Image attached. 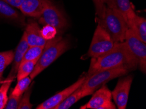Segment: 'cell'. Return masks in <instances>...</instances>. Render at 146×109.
Here are the masks:
<instances>
[{
	"label": "cell",
	"mask_w": 146,
	"mask_h": 109,
	"mask_svg": "<svg viewBox=\"0 0 146 109\" xmlns=\"http://www.w3.org/2000/svg\"><path fill=\"white\" fill-rule=\"evenodd\" d=\"M127 67L132 71L138 67V62L130 52L125 41L115 43L111 50L98 57H92L87 76L100 71L118 67Z\"/></svg>",
	"instance_id": "1"
},
{
	"label": "cell",
	"mask_w": 146,
	"mask_h": 109,
	"mask_svg": "<svg viewBox=\"0 0 146 109\" xmlns=\"http://www.w3.org/2000/svg\"><path fill=\"white\" fill-rule=\"evenodd\" d=\"M70 47L69 41L61 36L55 37L54 39L47 41L44 46L43 52L37 60L34 70L31 73L30 79L33 80L42 71L58 58Z\"/></svg>",
	"instance_id": "2"
},
{
	"label": "cell",
	"mask_w": 146,
	"mask_h": 109,
	"mask_svg": "<svg viewBox=\"0 0 146 109\" xmlns=\"http://www.w3.org/2000/svg\"><path fill=\"white\" fill-rule=\"evenodd\" d=\"M97 21L115 43L125 41L126 32L129 28L127 22L119 13L105 5L102 15L97 18Z\"/></svg>",
	"instance_id": "3"
},
{
	"label": "cell",
	"mask_w": 146,
	"mask_h": 109,
	"mask_svg": "<svg viewBox=\"0 0 146 109\" xmlns=\"http://www.w3.org/2000/svg\"><path fill=\"white\" fill-rule=\"evenodd\" d=\"M130 71L127 67L121 66L110 69L100 71L90 76H87L81 86L82 98L93 93L95 91L107 82L115 78L125 76Z\"/></svg>",
	"instance_id": "4"
},
{
	"label": "cell",
	"mask_w": 146,
	"mask_h": 109,
	"mask_svg": "<svg viewBox=\"0 0 146 109\" xmlns=\"http://www.w3.org/2000/svg\"><path fill=\"white\" fill-rule=\"evenodd\" d=\"M114 44L110 35L100 26L98 25L87 52V57L95 58L100 56L111 50Z\"/></svg>",
	"instance_id": "5"
},
{
	"label": "cell",
	"mask_w": 146,
	"mask_h": 109,
	"mask_svg": "<svg viewBox=\"0 0 146 109\" xmlns=\"http://www.w3.org/2000/svg\"><path fill=\"white\" fill-rule=\"evenodd\" d=\"M38 19L40 24L52 26L57 30H62L68 26V22L64 15L50 0L47 1Z\"/></svg>",
	"instance_id": "6"
},
{
	"label": "cell",
	"mask_w": 146,
	"mask_h": 109,
	"mask_svg": "<svg viewBox=\"0 0 146 109\" xmlns=\"http://www.w3.org/2000/svg\"><path fill=\"white\" fill-rule=\"evenodd\" d=\"M125 42L130 52L138 62V67L143 73L146 71V44L138 38L131 30L126 32Z\"/></svg>",
	"instance_id": "7"
},
{
	"label": "cell",
	"mask_w": 146,
	"mask_h": 109,
	"mask_svg": "<svg viewBox=\"0 0 146 109\" xmlns=\"http://www.w3.org/2000/svg\"><path fill=\"white\" fill-rule=\"evenodd\" d=\"M91 99L81 109H115L116 105L112 103L111 92L104 84L94 92Z\"/></svg>",
	"instance_id": "8"
},
{
	"label": "cell",
	"mask_w": 146,
	"mask_h": 109,
	"mask_svg": "<svg viewBox=\"0 0 146 109\" xmlns=\"http://www.w3.org/2000/svg\"><path fill=\"white\" fill-rule=\"evenodd\" d=\"M132 81L133 77L132 75L121 78L115 88L111 92L112 98L113 99L117 108L125 109L127 107Z\"/></svg>",
	"instance_id": "9"
},
{
	"label": "cell",
	"mask_w": 146,
	"mask_h": 109,
	"mask_svg": "<svg viewBox=\"0 0 146 109\" xmlns=\"http://www.w3.org/2000/svg\"><path fill=\"white\" fill-rule=\"evenodd\" d=\"M87 75L81 76L77 81L72 85L68 86L61 92H59L54 94L50 98L46 100L39 105L37 106V109H55L56 106L62 102L66 97H68L71 93H73L77 88L80 87L85 82Z\"/></svg>",
	"instance_id": "10"
},
{
	"label": "cell",
	"mask_w": 146,
	"mask_h": 109,
	"mask_svg": "<svg viewBox=\"0 0 146 109\" xmlns=\"http://www.w3.org/2000/svg\"><path fill=\"white\" fill-rule=\"evenodd\" d=\"M24 34L29 46H45L47 42L42 37L41 29L37 22L34 20H28Z\"/></svg>",
	"instance_id": "11"
},
{
	"label": "cell",
	"mask_w": 146,
	"mask_h": 109,
	"mask_svg": "<svg viewBox=\"0 0 146 109\" xmlns=\"http://www.w3.org/2000/svg\"><path fill=\"white\" fill-rule=\"evenodd\" d=\"M104 4L106 7L119 13L127 24L136 15L132 9L130 0H105Z\"/></svg>",
	"instance_id": "12"
},
{
	"label": "cell",
	"mask_w": 146,
	"mask_h": 109,
	"mask_svg": "<svg viewBox=\"0 0 146 109\" xmlns=\"http://www.w3.org/2000/svg\"><path fill=\"white\" fill-rule=\"evenodd\" d=\"M48 0H24L19 9L26 16L39 18Z\"/></svg>",
	"instance_id": "13"
},
{
	"label": "cell",
	"mask_w": 146,
	"mask_h": 109,
	"mask_svg": "<svg viewBox=\"0 0 146 109\" xmlns=\"http://www.w3.org/2000/svg\"><path fill=\"white\" fill-rule=\"evenodd\" d=\"M29 47V45L26 41L25 35L23 33L22 36L21 41H20L19 44H18L15 52H14V56L12 61V67L11 71L9 74L7 78L8 79H15L17 77V73L18 69H19L20 64L21 63L22 59L25 54L26 51Z\"/></svg>",
	"instance_id": "14"
},
{
	"label": "cell",
	"mask_w": 146,
	"mask_h": 109,
	"mask_svg": "<svg viewBox=\"0 0 146 109\" xmlns=\"http://www.w3.org/2000/svg\"><path fill=\"white\" fill-rule=\"evenodd\" d=\"M128 28L141 41L146 43V20L136 15L127 23Z\"/></svg>",
	"instance_id": "15"
},
{
	"label": "cell",
	"mask_w": 146,
	"mask_h": 109,
	"mask_svg": "<svg viewBox=\"0 0 146 109\" xmlns=\"http://www.w3.org/2000/svg\"><path fill=\"white\" fill-rule=\"evenodd\" d=\"M0 16L6 19L24 24V20L19 11L3 0H0Z\"/></svg>",
	"instance_id": "16"
},
{
	"label": "cell",
	"mask_w": 146,
	"mask_h": 109,
	"mask_svg": "<svg viewBox=\"0 0 146 109\" xmlns=\"http://www.w3.org/2000/svg\"><path fill=\"white\" fill-rule=\"evenodd\" d=\"M82 98V92L81 86L75 90L74 92L71 94L68 97L64 100L62 102L58 104L56 106L55 109H68L71 106L74 105L75 103H76L79 99Z\"/></svg>",
	"instance_id": "17"
},
{
	"label": "cell",
	"mask_w": 146,
	"mask_h": 109,
	"mask_svg": "<svg viewBox=\"0 0 146 109\" xmlns=\"http://www.w3.org/2000/svg\"><path fill=\"white\" fill-rule=\"evenodd\" d=\"M37 60L38 59L28 61L24 62L23 63H21V65H20L17 73L16 78L17 81H19V80L24 79V78L30 76L33 70H34Z\"/></svg>",
	"instance_id": "18"
},
{
	"label": "cell",
	"mask_w": 146,
	"mask_h": 109,
	"mask_svg": "<svg viewBox=\"0 0 146 109\" xmlns=\"http://www.w3.org/2000/svg\"><path fill=\"white\" fill-rule=\"evenodd\" d=\"M43 48L44 46H29L27 50L26 51L23 59H22L21 64L28 61L38 59L39 58V57L41 56L42 52H43ZM21 64H20V65H21Z\"/></svg>",
	"instance_id": "19"
},
{
	"label": "cell",
	"mask_w": 146,
	"mask_h": 109,
	"mask_svg": "<svg viewBox=\"0 0 146 109\" xmlns=\"http://www.w3.org/2000/svg\"><path fill=\"white\" fill-rule=\"evenodd\" d=\"M32 80L29 77L18 81L17 85L15 86L11 93L17 97L22 96L23 93L29 88L30 84L32 83Z\"/></svg>",
	"instance_id": "20"
},
{
	"label": "cell",
	"mask_w": 146,
	"mask_h": 109,
	"mask_svg": "<svg viewBox=\"0 0 146 109\" xmlns=\"http://www.w3.org/2000/svg\"><path fill=\"white\" fill-rule=\"evenodd\" d=\"M14 79L7 78V79L3 81L0 86V109H3L5 107L8 99V91Z\"/></svg>",
	"instance_id": "21"
},
{
	"label": "cell",
	"mask_w": 146,
	"mask_h": 109,
	"mask_svg": "<svg viewBox=\"0 0 146 109\" xmlns=\"http://www.w3.org/2000/svg\"><path fill=\"white\" fill-rule=\"evenodd\" d=\"M14 52L13 50L0 52V76L3 77V73L5 69L12 63Z\"/></svg>",
	"instance_id": "22"
},
{
	"label": "cell",
	"mask_w": 146,
	"mask_h": 109,
	"mask_svg": "<svg viewBox=\"0 0 146 109\" xmlns=\"http://www.w3.org/2000/svg\"><path fill=\"white\" fill-rule=\"evenodd\" d=\"M32 86H29V88L27 89V90L24 92L23 95H22L21 101H20V104L18 109H31L32 108V104L30 103V96L32 94Z\"/></svg>",
	"instance_id": "23"
},
{
	"label": "cell",
	"mask_w": 146,
	"mask_h": 109,
	"mask_svg": "<svg viewBox=\"0 0 146 109\" xmlns=\"http://www.w3.org/2000/svg\"><path fill=\"white\" fill-rule=\"evenodd\" d=\"M42 37L46 41L54 39L57 34V30L54 27L50 25H45L41 29Z\"/></svg>",
	"instance_id": "24"
},
{
	"label": "cell",
	"mask_w": 146,
	"mask_h": 109,
	"mask_svg": "<svg viewBox=\"0 0 146 109\" xmlns=\"http://www.w3.org/2000/svg\"><path fill=\"white\" fill-rule=\"evenodd\" d=\"M22 96L17 97L10 93V95L8 97L7 101L5 105V109H18L21 101Z\"/></svg>",
	"instance_id": "25"
},
{
	"label": "cell",
	"mask_w": 146,
	"mask_h": 109,
	"mask_svg": "<svg viewBox=\"0 0 146 109\" xmlns=\"http://www.w3.org/2000/svg\"><path fill=\"white\" fill-rule=\"evenodd\" d=\"M105 0H92L94 4L95 9H96V13L97 18L99 17L102 15V13L105 7L104 4Z\"/></svg>",
	"instance_id": "26"
},
{
	"label": "cell",
	"mask_w": 146,
	"mask_h": 109,
	"mask_svg": "<svg viewBox=\"0 0 146 109\" xmlns=\"http://www.w3.org/2000/svg\"><path fill=\"white\" fill-rule=\"evenodd\" d=\"M7 3L9 4L10 5L17 9H19L20 7L22 5L24 0H3Z\"/></svg>",
	"instance_id": "27"
},
{
	"label": "cell",
	"mask_w": 146,
	"mask_h": 109,
	"mask_svg": "<svg viewBox=\"0 0 146 109\" xmlns=\"http://www.w3.org/2000/svg\"><path fill=\"white\" fill-rule=\"evenodd\" d=\"M3 77H1V76H0V86H1V84L2 82H3Z\"/></svg>",
	"instance_id": "28"
}]
</instances>
